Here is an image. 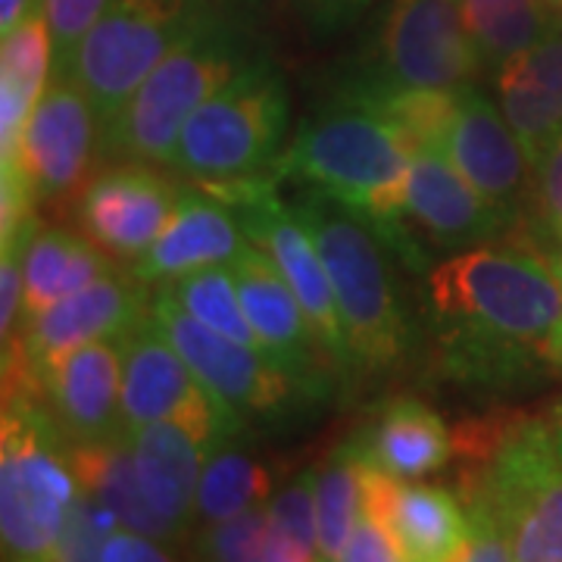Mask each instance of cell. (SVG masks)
Returning a JSON list of instances; mask_svg holds the SVG:
<instances>
[{"instance_id":"cell-1","label":"cell","mask_w":562,"mask_h":562,"mask_svg":"<svg viewBox=\"0 0 562 562\" xmlns=\"http://www.w3.org/2000/svg\"><path fill=\"white\" fill-rule=\"evenodd\" d=\"M443 369L460 384L506 391L541 379L560 328V266L535 244H482L428 279Z\"/></svg>"},{"instance_id":"cell-2","label":"cell","mask_w":562,"mask_h":562,"mask_svg":"<svg viewBox=\"0 0 562 562\" xmlns=\"http://www.w3.org/2000/svg\"><path fill=\"white\" fill-rule=\"evenodd\" d=\"M416 140L387 120L372 103L347 94V101L325 106L294 132L284 154L272 166L276 179L301 181L344 203L391 241L406 260L416 244L403 232V194Z\"/></svg>"},{"instance_id":"cell-3","label":"cell","mask_w":562,"mask_h":562,"mask_svg":"<svg viewBox=\"0 0 562 562\" xmlns=\"http://www.w3.org/2000/svg\"><path fill=\"white\" fill-rule=\"evenodd\" d=\"M79 479L69 438L29 387H3L0 416V557L3 562H50L60 543Z\"/></svg>"},{"instance_id":"cell-4","label":"cell","mask_w":562,"mask_h":562,"mask_svg":"<svg viewBox=\"0 0 562 562\" xmlns=\"http://www.w3.org/2000/svg\"><path fill=\"white\" fill-rule=\"evenodd\" d=\"M254 60L238 25L210 10L103 125L101 157L169 162L184 122Z\"/></svg>"},{"instance_id":"cell-5","label":"cell","mask_w":562,"mask_h":562,"mask_svg":"<svg viewBox=\"0 0 562 562\" xmlns=\"http://www.w3.org/2000/svg\"><path fill=\"white\" fill-rule=\"evenodd\" d=\"M291 210L319 247L357 372L397 369L409 350V325L375 228L319 191L301 198Z\"/></svg>"},{"instance_id":"cell-6","label":"cell","mask_w":562,"mask_h":562,"mask_svg":"<svg viewBox=\"0 0 562 562\" xmlns=\"http://www.w3.org/2000/svg\"><path fill=\"white\" fill-rule=\"evenodd\" d=\"M288 116L284 81L257 57L184 122L166 166L194 184L272 172L288 147Z\"/></svg>"},{"instance_id":"cell-7","label":"cell","mask_w":562,"mask_h":562,"mask_svg":"<svg viewBox=\"0 0 562 562\" xmlns=\"http://www.w3.org/2000/svg\"><path fill=\"white\" fill-rule=\"evenodd\" d=\"M484 497L516 562H562V457L547 419H513L482 441Z\"/></svg>"},{"instance_id":"cell-8","label":"cell","mask_w":562,"mask_h":562,"mask_svg":"<svg viewBox=\"0 0 562 562\" xmlns=\"http://www.w3.org/2000/svg\"><path fill=\"white\" fill-rule=\"evenodd\" d=\"M213 7L206 0H106L81 38L69 79L94 103L101 128L157 63L179 44Z\"/></svg>"},{"instance_id":"cell-9","label":"cell","mask_w":562,"mask_h":562,"mask_svg":"<svg viewBox=\"0 0 562 562\" xmlns=\"http://www.w3.org/2000/svg\"><path fill=\"white\" fill-rule=\"evenodd\" d=\"M220 198L241 222L247 241L257 244L269 260L276 262L291 291L297 294L306 319L313 325L316 338L325 353L338 366L341 375H353L357 362L347 344L341 310L335 301V288L328 279V269L319 257V247L294 216V210L279 198V179L276 172H262L254 179L216 181V184H198Z\"/></svg>"},{"instance_id":"cell-10","label":"cell","mask_w":562,"mask_h":562,"mask_svg":"<svg viewBox=\"0 0 562 562\" xmlns=\"http://www.w3.org/2000/svg\"><path fill=\"white\" fill-rule=\"evenodd\" d=\"M150 316L176 344L191 372L244 422H288L301 406L319 401L266 353L194 319L172 297L169 284H160L150 297Z\"/></svg>"},{"instance_id":"cell-11","label":"cell","mask_w":562,"mask_h":562,"mask_svg":"<svg viewBox=\"0 0 562 562\" xmlns=\"http://www.w3.org/2000/svg\"><path fill=\"white\" fill-rule=\"evenodd\" d=\"M122 422L125 431L154 422H176L191 428L210 450L241 438L247 428V422L191 372L150 313L125 335Z\"/></svg>"},{"instance_id":"cell-12","label":"cell","mask_w":562,"mask_h":562,"mask_svg":"<svg viewBox=\"0 0 562 562\" xmlns=\"http://www.w3.org/2000/svg\"><path fill=\"white\" fill-rule=\"evenodd\" d=\"M150 313L147 284L135 276H103L79 294L22 322L13 347L3 353V384H20L41 397L44 375L85 344L128 335Z\"/></svg>"},{"instance_id":"cell-13","label":"cell","mask_w":562,"mask_h":562,"mask_svg":"<svg viewBox=\"0 0 562 562\" xmlns=\"http://www.w3.org/2000/svg\"><path fill=\"white\" fill-rule=\"evenodd\" d=\"M428 147H438L506 220L522 225L531 201V157L501 103L479 85L453 91V103Z\"/></svg>"},{"instance_id":"cell-14","label":"cell","mask_w":562,"mask_h":562,"mask_svg":"<svg viewBox=\"0 0 562 562\" xmlns=\"http://www.w3.org/2000/svg\"><path fill=\"white\" fill-rule=\"evenodd\" d=\"M484 76L460 0H391L382 29V81L453 91Z\"/></svg>"},{"instance_id":"cell-15","label":"cell","mask_w":562,"mask_h":562,"mask_svg":"<svg viewBox=\"0 0 562 562\" xmlns=\"http://www.w3.org/2000/svg\"><path fill=\"white\" fill-rule=\"evenodd\" d=\"M98 140L101 120L79 81L50 76L25 122L16 157L0 162V169H20L35 203L60 201L85 181Z\"/></svg>"},{"instance_id":"cell-16","label":"cell","mask_w":562,"mask_h":562,"mask_svg":"<svg viewBox=\"0 0 562 562\" xmlns=\"http://www.w3.org/2000/svg\"><path fill=\"white\" fill-rule=\"evenodd\" d=\"M228 269L238 284L244 313L266 347L269 360L279 362L313 397H328L335 382L331 372H338V366L325 353L297 294L276 269V262L257 244L247 241L241 254L228 262Z\"/></svg>"},{"instance_id":"cell-17","label":"cell","mask_w":562,"mask_h":562,"mask_svg":"<svg viewBox=\"0 0 562 562\" xmlns=\"http://www.w3.org/2000/svg\"><path fill=\"white\" fill-rule=\"evenodd\" d=\"M181 188L166 181L150 162H120L81 188L76 201V222L113 260L135 262L162 235Z\"/></svg>"},{"instance_id":"cell-18","label":"cell","mask_w":562,"mask_h":562,"mask_svg":"<svg viewBox=\"0 0 562 562\" xmlns=\"http://www.w3.org/2000/svg\"><path fill=\"white\" fill-rule=\"evenodd\" d=\"M403 220L413 222L447 250L494 244L509 228H516L438 147L428 144L413 150L403 194Z\"/></svg>"},{"instance_id":"cell-19","label":"cell","mask_w":562,"mask_h":562,"mask_svg":"<svg viewBox=\"0 0 562 562\" xmlns=\"http://www.w3.org/2000/svg\"><path fill=\"white\" fill-rule=\"evenodd\" d=\"M125 335L85 344L63 357L41 382V401L54 413L69 443L120 438Z\"/></svg>"},{"instance_id":"cell-20","label":"cell","mask_w":562,"mask_h":562,"mask_svg":"<svg viewBox=\"0 0 562 562\" xmlns=\"http://www.w3.org/2000/svg\"><path fill=\"white\" fill-rule=\"evenodd\" d=\"M244 244L241 222L220 198L198 184L181 188L172 220L147 254L132 262V276L144 284H169L210 266H228Z\"/></svg>"},{"instance_id":"cell-21","label":"cell","mask_w":562,"mask_h":562,"mask_svg":"<svg viewBox=\"0 0 562 562\" xmlns=\"http://www.w3.org/2000/svg\"><path fill=\"white\" fill-rule=\"evenodd\" d=\"M366 503L394 528L406 562H453L465 541V503L441 484L401 482L369 465Z\"/></svg>"},{"instance_id":"cell-22","label":"cell","mask_w":562,"mask_h":562,"mask_svg":"<svg viewBox=\"0 0 562 562\" xmlns=\"http://www.w3.org/2000/svg\"><path fill=\"white\" fill-rule=\"evenodd\" d=\"M125 441L132 447L138 484L150 509L169 528L172 541L181 543L194 525L198 484L210 447L191 428L176 422L128 428Z\"/></svg>"},{"instance_id":"cell-23","label":"cell","mask_w":562,"mask_h":562,"mask_svg":"<svg viewBox=\"0 0 562 562\" xmlns=\"http://www.w3.org/2000/svg\"><path fill=\"white\" fill-rule=\"evenodd\" d=\"M494 91L503 116L525 144L528 157L562 135V29L543 35L519 57L503 63L494 72Z\"/></svg>"},{"instance_id":"cell-24","label":"cell","mask_w":562,"mask_h":562,"mask_svg":"<svg viewBox=\"0 0 562 562\" xmlns=\"http://www.w3.org/2000/svg\"><path fill=\"white\" fill-rule=\"evenodd\" d=\"M362 460L401 482H416L443 469L453 453V435L443 419L416 397H394L387 401L350 435Z\"/></svg>"},{"instance_id":"cell-25","label":"cell","mask_w":562,"mask_h":562,"mask_svg":"<svg viewBox=\"0 0 562 562\" xmlns=\"http://www.w3.org/2000/svg\"><path fill=\"white\" fill-rule=\"evenodd\" d=\"M110 272H113L110 254L91 238L35 222L22 257V279H25L22 322L79 294L81 288L94 284Z\"/></svg>"},{"instance_id":"cell-26","label":"cell","mask_w":562,"mask_h":562,"mask_svg":"<svg viewBox=\"0 0 562 562\" xmlns=\"http://www.w3.org/2000/svg\"><path fill=\"white\" fill-rule=\"evenodd\" d=\"M54 76V41L47 13L0 35V162L13 160L25 122Z\"/></svg>"},{"instance_id":"cell-27","label":"cell","mask_w":562,"mask_h":562,"mask_svg":"<svg viewBox=\"0 0 562 562\" xmlns=\"http://www.w3.org/2000/svg\"><path fill=\"white\" fill-rule=\"evenodd\" d=\"M69 460H72V472L79 479L81 491H88L94 501L101 503L120 528L179 547L140 491L125 431L120 438H110V441L69 443Z\"/></svg>"},{"instance_id":"cell-28","label":"cell","mask_w":562,"mask_h":562,"mask_svg":"<svg viewBox=\"0 0 562 562\" xmlns=\"http://www.w3.org/2000/svg\"><path fill=\"white\" fill-rule=\"evenodd\" d=\"M460 13L484 72L491 76L550 35L560 20L550 0H460Z\"/></svg>"},{"instance_id":"cell-29","label":"cell","mask_w":562,"mask_h":562,"mask_svg":"<svg viewBox=\"0 0 562 562\" xmlns=\"http://www.w3.org/2000/svg\"><path fill=\"white\" fill-rule=\"evenodd\" d=\"M276 494L272 472L266 462L257 460L241 438L220 443L206 453L201 484H198V503H194V522L213 525L235 519L257 506H266Z\"/></svg>"},{"instance_id":"cell-30","label":"cell","mask_w":562,"mask_h":562,"mask_svg":"<svg viewBox=\"0 0 562 562\" xmlns=\"http://www.w3.org/2000/svg\"><path fill=\"white\" fill-rule=\"evenodd\" d=\"M369 462L347 438L316 469V525H319V562H338L366 506Z\"/></svg>"},{"instance_id":"cell-31","label":"cell","mask_w":562,"mask_h":562,"mask_svg":"<svg viewBox=\"0 0 562 562\" xmlns=\"http://www.w3.org/2000/svg\"><path fill=\"white\" fill-rule=\"evenodd\" d=\"M194 562H316L288 541L266 506L225 522L201 525L194 538Z\"/></svg>"},{"instance_id":"cell-32","label":"cell","mask_w":562,"mask_h":562,"mask_svg":"<svg viewBox=\"0 0 562 562\" xmlns=\"http://www.w3.org/2000/svg\"><path fill=\"white\" fill-rule=\"evenodd\" d=\"M169 291L206 328L266 353V347H262L254 325L247 319V313H244L241 294H238V284H235V276H232L228 266H210V269H201V272L181 276V279L169 281Z\"/></svg>"},{"instance_id":"cell-33","label":"cell","mask_w":562,"mask_h":562,"mask_svg":"<svg viewBox=\"0 0 562 562\" xmlns=\"http://www.w3.org/2000/svg\"><path fill=\"white\" fill-rule=\"evenodd\" d=\"M525 238L550 260H562V135L531 162V201L525 213Z\"/></svg>"},{"instance_id":"cell-34","label":"cell","mask_w":562,"mask_h":562,"mask_svg":"<svg viewBox=\"0 0 562 562\" xmlns=\"http://www.w3.org/2000/svg\"><path fill=\"white\" fill-rule=\"evenodd\" d=\"M269 519L310 560L319 562V525H316V469H303L279 487L266 503Z\"/></svg>"},{"instance_id":"cell-35","label":"cell","mask_w":562,"mask_h":562,"mask_svg":"<svg viewBox=\"0 0 562 562\" xmlns=\"http://www.w3.org/2000/svg\"><path fill=\"white\" fill-rule=\"evenodd\" d=\"M113 528H120L116 519L88 491L79 487V497L72 503V513L66 519L50 562H103V547Z\"/></svg>"},{"instance_id":"cell-36","label":"cell","mask_w":562,"mask_h":562,"mask_svg":"<svg viewBox=\"0 0 562 562\" xmlns=\"http://www.w3.org/2000/svg\"><path fill=\"white\" fill-rule=\"evenodd\" d=\"M465 541L453 562H516L513 550L503 538V528L491 509V503L484 497L482 484L475 482V475L465 479Z\"/></svg>"},{"instance_id":"cell-37","label":"cell","mask_w":562,"mask_h":562,"mask_svg":"<svg viewBox=\"0 0 562 562\" xmlns=\"http://www.w3.org/2000/svg\"><path fill=\"white\" fill-rule=\"evenodd\" d=\"M106 0H44V13L54 41V76H69L76 50L94 25Z\"/></svg>"},{"instance_id":"cell-38","label":"cell","mask_w":562,"mask_h":562,"mask_svg":"<svg viewBox=\"0 0 562 562\" xmlns=\"http://www.w3.org/2000/svg\"><path fill=\"white\" fill-rule=\"evenodd\" d=\"M338 562H406V557L387 519L366 503L360 522L353 528L350 541L344 543Z\"/></svg>"},{"instance_id":"cell-39","label":"cell","mask_w":562,"mask_h":562,"mask_svg":"<svg viewBox=\"0 0 562 562\" xmlns=\"http://www.w3.org/2000/svg\"><path fill=\"white\" fill-rule=\"evenodd\" d=\"M103 562H181L172 543L147 538L128 528H113L103 547Z\"/></svg>"},{"instance_id":"cell-40","label":"cell","mask_w":562,"mask_h":562,"mask_svg":"<svg viewBox=\"0 0 562 562\" xmlns=\"http://www.w3.org/2000/svg\"><path fill=\"white\" fill-rule=\"evenodd\" d=\"M44 10V0H0V35L13 32L20 22Z\"/></svg>"},{"instance_id":"cell-41","label":"cell","mask_w":562,"mask_h":562,"mask_svg":"<svg viewBox=\"0 0 562 562\" xmlns=\"http://www.w3.org/2000/svg\"><path fill=\"white\" fill-rule=\"evenodd\" d=\"M560 266V281H562V260L557 262ZM550 362H553V369L562 372V316H560V328H557V335H553V344H550Z\"/></svg>"},{"instance_id":"cell-42","label":"cell","mask_w":562,"mask_h":562,"mask_svg":"<svg viewBox=\"0 0 562 562\" xmlns=\"http://www.w3.org/2000/svg\"><path fill=\"white\" fill-rule=\"evenodd\" d=\"M547 425H550V435H553L557 450H560V457H562V406H557V409H553V416L547 419Z\"/></svg>"},{"instance_id":"cell-43","label":"cell","mask_w":562,"mask_h":562,"mask_svg":"<svg viewBox=\"0 0 562 562\" xmlns=\"http://www.w3.org/2000/svg\"><path fill=\"white\" fill-rule=\"evenodd\" d=\"M331 7H357V3H362V0H328Z\"/></svg>"},{"instance_id":"cell-44","label":"cell","mask_w":562,"mask_h":562,"mask_svg":"<svg viewBox=\"0 0 562 562\" xmlns=\"http://www.w3.org/2000/svg\"><path fill=\"white\" fill-rule=\"evenodd\" d=\"M550 7H553V10L560 13V10H562V0H550Z\"/></svg>"},{"instance_id":"cell-45","label":"cell","mask_w":562,"mask_h":562,"mask_svg":"<svg viewBox=\"0 0 562 562\" xmlns=\"http://www.w3.org/2000/svg\"><path fill=\"white\" fill-rule=\"evenodd\" d=\"M560 29H562V10H560Z\"/></svg>"}]
</instances>
